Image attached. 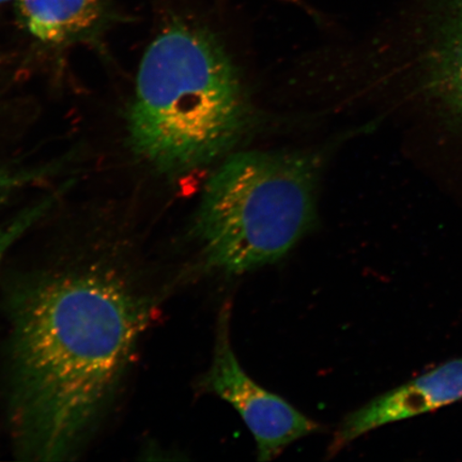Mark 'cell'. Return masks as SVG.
<instances>
[{"label":"cell","mask_w":462,"mask_h":462,"mask_svg":"<svg viewBox=\"0 0 462 462\" xmlns=\"http://www.w3.org/2000/svg\"><path fill=\"white\" fill-rule=\"evenodd\" d=\"M230 320V302H225L217 316L211 365L201 375L198 388L229 402L255 439L258 460H273L289 444L322 431L323 426L246 374L231 346Z\"/></svg>","instance_id":"cell-4"},{"label":"cell","mask_w":462,"mask_h":462,"mask_svg":"<svg viewBox=\"0 0 462 462\" xmlns=\"http://www.w3.org/2000/svg\"><path fill=\"white\" fill-rule=\"evenodd\" d=\"M250 120L226 46L199 14H173L150 43L129 112L134 152L163 175L202 169L230 152Z\"/></svg>","instance_id":"cell-2"},{"label":"cell","mask_w":462,"mask_h":462,"mask_svg":"<svg viewBox=\"0 0 462 462\" xmlns=\"http://www.w3.org/2000/svg\"><path fill=\"white\" fill-rule=\"evenodd\" d=\"M420 65L429 99L462 126V0L439 7Z\"/></svg>","instance_id":"cell-6"},{"label":"cell","mask_w":462,"mask_h":462,"mask_svg":"<svg viewBox=\"0 0 462 462\" xmlns=\"http://www.w3.org/2000/svg\"><path fill=\"white\" fill-rule=\"evenodd\" d=\"M60 194H51L48 198L42 199L27 209L23 210L14 219L4 226L0 227V263L5 253L13 246L17 240L21 238L27 230L31 229L40 218L48 213Z\"/></svg>","instance_id":"cell-8"},{"label":"cell","mask_w":462,"mask_h":462,"mask_svg":"<svg viewBox=\"0 0 462 462\" xmlns=\"http://www.w3.org/2000/svg\"><path fill=\"white\" fill-rule=\"evenodd\" d=\"M26 31L44 43L78 42L106 20L108 0H15Z\"/></svg>","instance_id":"cell-7"},{"label":"cell","mask_w":462,"mask_h":462,"mask_svg":"<svg viewBox=\"0 0 462 462\" xmlns=\"http://www.w3.org/2000/svg\"><path fill=\"white\" fill-rule=\"evenodd\" d=\"M318 180L313 154L231 155L206 183L190 229L200 268L239 275L285 257L314 226Z\"/></svg>","instance_id":"cell-3"},{"label":"cell","mask_w":462,"mask_h":462,"mask_svg":"<svg viewBox=\"0 0 462 462\" xmlns=\"http://www.w3.org/2000/svg\"><path fill=\"white\" fill-rule=\"evenodd\" d=\"M460 401L462 357L444 362L346 415L334 433L328 456L334 457L349 443L380 427L420 417Z\"/></svg>","instance_id":"cell-5"},{"label":"cell","mask_w":462,"mask_h":462,"mask_svg":"<svg viewBox=\"0 0 462 462\" xmlns=\"http://www.w3.org/2000/svg\"><path fill=\"white\" fill-rule=\"evenodd\" d=\"M9 418L23 458L77 457L117 394L153 301L106 263L26 277L9 293Z\"/></svg>","instance_id":"cell-1"},{"label":"cell","mask_w":462,"mask_h":462,"mask_svg":"<svg viewBox=\"0 0 462 462\" xmlns=\"http://www.w3.org/2000/svg\"><path fill=\"white\" fill-rule=\"evenodd\" d=\"M9 3H15V0H0V5Z\"/></svg>","instance_id":"cell-10"},{"label":"cell","mask_w":462,"mask_h":462,"mask_svg":"<svg viewBox=\"0 0 462 462\" xmlns=\"http://www.w3.org/2000/svg\"><path fill=\"white\" fill-rule=\"evenodd\" d=\"M61 164H50L31 169H14L0 165V205L7 200L11 194L29 184L42 181L60 171Z\"/></svg>","instance_id":"cell-9"}]
</instances>
